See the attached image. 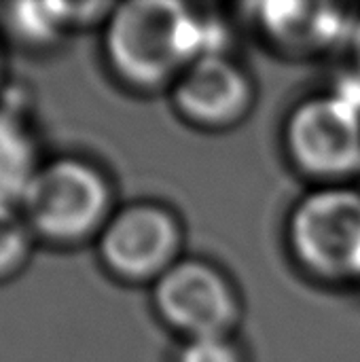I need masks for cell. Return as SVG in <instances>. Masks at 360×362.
Instances as JSON below:
<instances>
[{
	"mask_svg": "<svg viewBox=\"0 0 360 362\" xmlns=\"http://www.w3.org/2000/svg\"><path fill=\"white\" fill-rule=\"evenodd\" d=\"M221 30L172 0H136L110 11L104 47L112 70L129 85L176 83L202 55L223 53Z\"/></svg>",
	"mask_w": 360,
	"mask_h": 362,
	"instance_id": "obj_1",
	"label": "cell"
},
{
	"mask_svg": "<svg viewBox=\"0 0 360 362\" xmlns=\"http://www.w3.org/2000/svg\"><path fill=\"white\" fill-rule=\"evenodd\" d=\"M284 140L295 165L323 180L360 170V72L329 95L301 102L289 117Z\"/></svg>",
	"mask_w": 360,
	"mask_h": 362,
	"instance_id": "obj_2",
	"label": "cell"
},
{
	"mask_svg": "<svg viewBox=\"0 0 360 362\" xmlns=\"http://www.w3.org/2000/svg\"><path fill=\"white\" fill-rule=\"evenodd\" d=\"M23 221L51 242H79L108 223L110 189L104 176L79 159L38 168L23 199Z\"/></svg>",
	"mask_w": 360,
	"mask_h": 362,
	"instance_id": "obj_3",
	"label": "cell"
},
{
	"mask_svg": "<svg viewBox=\"0 0 360 362\" xmlns=\"http://www.w3.org/2000/svg\"><path fill=\"white\" fill-rule=\"evenodd\" d=\"M289 244L297 261L325 280H360V193L323 187L291 212Z\"/></svg>",
	"mask_w": 360,
	"mask_h": 362,
	"instance_id": "obj_4",
	"label": "cell"
},
{
	"mask_svg": "<svg viewBox=\"0 0 360 362\" xmlns=\"http://www.w3.org/2000/svg\"><path fill=\"white\" fill-rule=\"evenodd\" d=\"M155 308L187 339L229 337L238 299L227 278L204 261H178L155 282Z\"/></svg>",
	"mask_w": 360,
	"mask_h": 362,
	"instance_id": "obj_5",
	"label": "cell"
},
{
	"mask_svg": "<svg viewBox=\"0 0 360 362\" xmlns=\"http://www.w3.org/2000/svg\"><path fill=\"white\" fill-rule=\"evenodd\" d=\"M180 227L161 206L134 204L108 218L100 231L106 267L127 280H159L180 250Z\"/></svg>",
	"mask_w": 360,
	"mask_h": 362,
	"instance_id": "obj_6",
	"label": "cell"
},
{
	"mask_svg": "<svg viewBox=\"0 0 360 362\" xmlns=\"http://www.w3.org/2000/svg\"><path fill=\"white\" fill-rule=\"evenodd\" d=\"M180 115L204 127H227L250 106V81L223 53L197 57L174 83Z\"/></svg>",
	"mask_w": 360,
	"mask_h": 362,
	"instance_id": "obj_7",
	"label": "cell"
},
{
	"mask_svg": "<svg viewBox=\"0 0 360 362\" xmlns=\"http://www.w3.org/2000/svg\"><path fill=\"white\" fill-rule=\"evenodd\" d=\"M263 32L282 49L318 53L344 40L350 42L356 17L333 4L316 2H267L257 4Z\"/></svg>",
	"mask_w": 360,
	"mask_h": 362,
	"instance_id": "obj_8",
	"label": "cell"
},
{
	"mask_svg": "<svg viewBox=\"0 0 360 362\" xmlns=\"http://www.w3.org/2000/svg\"><path fill=\"white\" fill-rule=\"evenodd\" d=\"M110 4L95 2H15L6 8V25L25 45L45 47L55 42L70 25L95 19Z\"/></svg>",
	"mask_w": 360,
	"mask_h": 362,
	"instance_id": "obj_9",
	"label": "cell"
},
{
	"mask_svg": "<svg viewBox=\"0 0 360 362\" xmlns=\"http://www.w3.org/2000/svg\"><path fill=\"white\" fill-rule=\"evenodd\" d=\"M34 142L13 110H0V210H17L36 174Z\"/></svg>",
	"mask_w": 360,
	"mask_h": 362,
	"instance_id": "obj_10",
	"label": "cell"
},
{
	"mask_svg": "<svg viewBox=\"0 0 360 362\" xmlns=\"http://www.w3.org/2000/svg\"><path fill=\"white\" fill-rule=\"evenodd\" d=\"M28 223L17 210H0V278L15 272L28 252Z\"/></svg>",
	"mask_w": 360,
	"mask_h": 362,
	"instance_id": "obj_11",
	"label": "cell"
},
{
	"mask_svg": "<svg viewBox=\"0 0 360 362\" xmlns=\"http://www.w3.org/2000/svg\"><path fill=\"white\" fill-rule=\"evenodd\" d=\"M176 362H242V356L229 337H199L185 341Z\"/></svg>",
	"mask_w": 360,
	"mask_h": 362,
	"instance_id": "obj_12",
	"label": "cell"
},
{
	"mask_svg": "<svg viewBox=\"0 0 360 362\" xmlns=\"http://www.w3.org/2000/svg\"><path fill=\"white\" fill-rule=\"evenodd\" d=\"M350 49L354 53V59H356V66H359L360 72V17H356L354 30H352V36H350Z\"/></svg>",
	"mask_w": 360,
	"mask_h": 362,
	"instance_id": "obj_13",
	"label": "cell"
}]
</instances>
